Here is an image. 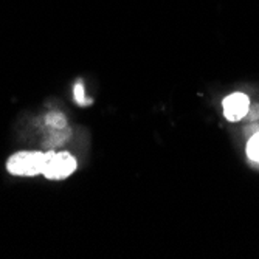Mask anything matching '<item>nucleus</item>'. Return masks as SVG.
<instances>
[{"instance_id": "f257e3e1", "label": "nucleus", "mask_w": 259, "mask_h": 259, "mask_svg": "<svg viewBox=\"0 0 259 259\" xmlns=\"http://www.w3.org/2000/svg\"><path fill=\"white\" fill-rule=\"evenodd\" d=\"M44 164H45V152L22 151L8 158L7 169L13 176L33 177V176L42 174Z\"/></svg>"}, {"instance_id": "f03ea898", "label": "nucleus", "mask_w": 259, "mask_h": 259, "mask_svg": "<svg viewBox=\"0 0 259 259\" xmlns=\"http://www.w3.org/2000/svg\"><path fill=\"white\" fill-rule=\"evenodd\" d=\"M76 171V158L68 152H45L44 177L49 180H64Z\"/></svg>"}, {"instance_id": "7ed1b4c3", "label": "nucleus", "mask_w": 259, "mask_h": 259, "mask_svg": "<svg viewBox=\"0 0 259 259\" xmlns=\"http://www.w3.org/2000/svg\"><path fill=\"white\" fill-rule=\"evenodd\" d=\"M222 110L228 121H241L242 118H245L250 110V100L245 93L241 92L230 93L222 101Z\"/></svg>"}, {"instance_id": "20e7f679", "label": "nucleus", "mask_w": 259, "mask_h": 259, "mask_svg": "<svg viewBox=\"0 0 259 259\" xmlns=\"http://www.w3.org/2000/svg\"><path fill=\"white\" fill-rule=\"evenodd\" d=\"M247 157L254 161L259 163V132H254L251 135V138L247 143Z\"/></svg>"}, {"instance_id": "39448f33", "label": "nucleus", "mask_w": 259, "mask_h": 259, "mask_svg": "<svg viewBox=\"0 0 259 259\" xmlns=\"http://www.w3.org/2000/svg\"><path fill=\"white\" fill-rule=\"evenodd\" d=\"M47 124L52 126L53 129H64L67 126V120H65V115L61 112H50L47 115L45 118Z\"/></svg>"}, {"instance_id": "423d86ee", "label": "nucleus", "mask_w": 259, "mask_h": 259, "mask_svg": "<svg viewBox=\"0 0 259 259\" xmlns=\"http://www.w3.org/2000/svg\"><path fill=\"white\" fill-rule=\"evenodd\" d=\"M73 97H75V101H76L79 106H87V104H90V103H92L90 100H87V97H85V90H84V85H82L81 82H78V84L75 85V89H73Z\"/></svg>"}, {"instance_id": "0eeeda50", "label": "nucleus", "mask_w": 259, "mask_h": 259, "mask_svg": "<svg viewBox=\"0 0 259 259\" xmlns=\"http://www.w3.org/2000/svg\"><path fill=\"white\" fill-rule=\"evenodd\" d=\"M247 116H248V120H251V121L259 120V106H250V110H248ZM247 116H245V118H247Z\"/></svg>"}]
</instances>
